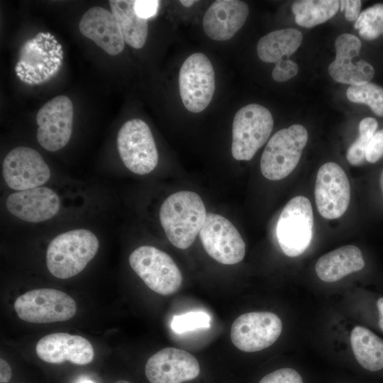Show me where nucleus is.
<instances>
[{"instance_id":"obj_1","label":"nucleus","mask_w":383,"mask_h":383,"mask_svg":"<svg viewBox=\"0 0 383 383\" xmlns=\"http://www.w3.org/2000/svg\"><path fill=\"white\" fill-rule=\"evenodd\" d=\"M206 208L195 192L181 191L169 196L160 210V221L170 242L187 249L194 242L206 217Z\"/></svg>"},{"instance_id":"obj_2","label":"nucleus","mask_w":383,"mask_h":383,"mask_svg":"<svg viewBox=\"0 0 383 383\" xmlns=\"http://www.w3.org/2000/svg\"><path fill=\"white\" fill-rule=\"evenodd\" d=\"M99 247L98 238L88 229L63 232L55 237L48 246L47 267L57 278L72 277L86 267L96 255Z\"/></svg>"},{"instance_id":"obj_3","label":"nucleus","mask_w":383,"mask_h":383,"mask_svg":"<svg viewBox=\"0 0 383 383\" xmlns=\"http://www.w3.org/2000/svg\"><path fill=\"white\" fill-rule=\"evenodd\" d=\"M307 140V131L300 124L275 133L261 157L260 170L263 176L270 180H280L291 174L299 162Z\"/></svg>"},{"instance_id":"obj_4","label":"nucleus","mask_w":383,"mask_h":383,"mask_svg":"<svg viewBox=\"0 0 383 383\" xmlns=\"http://www.w3.org/2000/svg\"><path fill=\"white\" fill-rule=\"evenodd\" d=\"M270 111L257 104H250L235 113L232 128L231 152L237 160H250L266 143L272 131Z\"/></svg>"},{"instance_id":"obj_5","label":"nucleus","mask_w":383,"mask_h":383,"mask_svg":"<svg viewBox=\"0 0 383 383\" xmlns=\"http://www.w3.org/2000/svg\"><path fill=\"white\" fill-rule=\"evenodd\" d=\"M128 261L133 270L155 292L170 295L180 288L181 272L166 252L152 246L143 245L132 252Z\"/></svg>"},{"instance_id":"obj_6","label":"nucleus","mask_w":383,"mask_h":383,"mask_svg":"<svg viewBox=\"0 0 383 383\" xmlns=\"http://www.w3.org/2000/svg\"><path fill=\"white\" fill-rule=\"evenodd\" d=\"M313 214L310 201L304 196L292 198L278 218L276 235L283 252L289 257L301 255L312 238Z\"/></svg>"},{"instance_id":"obj_7","label":"nucleus","mask_w":383,"mask_h":383,"mask_svg":"<svg viewBox=\"0 0 383 383\" xmlns=\"http://www.w3.org/2000/svg\"><path fill=\"white\" fill-rule=\"evenodd\" d=\"M14 309L20 319L34 323L65 321L77 311L74 300L65 292L50 288L36 289L19 296Z\"/></svg>"},{"instance_id":"obj_8","label":"nucleus","mask_w":383,"mask_h":383,"mask_svg":"<svg viewBox=\"0 0 383 383\" xmlns=\"http://www.w3.org/2000/svg\"><path fill=\"white\" fill-rule=\"evenodd\" d=\"M117 148L124 165L135 174H148L157 165L158 154L152 134L141 119L129 120L121 126Z\"/></svg>"},{"instance_id":"obj_9","label":"nucleus","mask_w":383,"mask_h":383,"mask_svg":"<svg viewBox=\"0 0 383 383\" xmlns=\"http://www.w3.org/2000/svg\"><path fill=\"white\" fill-rule=\"evenodd\" d=\"M179 93L185 108L193 113L204 110L215 91L214 71L211 61L203 53L189 55L179 74Z\"/></svg>"},{"instance_id":"obj_10","label":"nucleus","mask_w":383,"mask_h":383,"mask_svg":"<svg viewBox=\"0 0 383 383\" xmlns=\"http://www.w3.org/2000/svg\"><path fill=\"white\" fill-rule=\"evenodd\" d=\"M199 237L208 255L221 264L234 265L244 258L245 244L240 234L221 215L207 213Z\"/></svg>"},{"instance_id":"obj_11","label":"nucleus","mask_w":383,"mask_h":383,"mask_svg":"<svg viewBox=\"0 0 383 383\" xmlns=\"http://www.w3.org/2000/svg\"><path fill=\"white\" fill-rule=\"evenodd\" d=\"M282 330V321L275 313L249 312L235 319L231 328V339L242 351L257 352L272 345Z\"/></svg>"},{"instance_id":"obj_12","label":"nucleus","mask_w":383,"mask_h":383,"mask_svg":"<svg viewBox=\"0 0 383 383\" xmlns=\"http://www.w3.org/2000/svg\"><path fill=\"white\" fill-rule=\"evenodd\" d=\"M73 105L65 95L45 103L36 115L37 140L42 148L54 152L69 142L72 132Z\"/></svg>"},{"instance_id":"obj_13","label":"nucleus","mask_w":383,"mask_h":383,"mask_svg":"<svg viewBox=\"0 0 383 383\" xmlns=\"http://www.w3.org/2000/svg\"><path fill=\"white\" fill-rule=\"evenodd\" d=\"M2 173L7 186L17 192L41 187L51 175L50 167L41 155L26 146L16 147L6 155Z\"/></svg>"},{"instance_id":"obj_14","label":"nucleus","mask_w":383,"mask_h":383,"mask_svg":"<svg viewBox=\"0 0 383 383\" xmlns=\"http://www.w3.org/2000/svg\"><path fill=\"white\" fill-rule=\"evenodd\" d=\"M314 195L318 211L323 218L335 219L346 211L350 186L345 172L337 163L328 162L319 168Z\"/></svg>"},{"instance_id":"obj_15","label":"nucleus","mask_w":383,"mask_h":383,"mask_svg":"<svg viewBox=\"0 0 383 383\" xmlns=\"http://www.w3.org/2000/svg\"><path fill=\"white\" fill-rule=\"evenodd\" d=\"M145 372L150 383H182L196 378L200 366L189 353L165 348L148 360Z\"/></svg>"},{"instance_id":"obj_16","label":"nucleus","mask_w":383,"mask_h":383,"mask_svg":"<svg viewBox=\"0 0 383 383\" xmlns=\"http://www.w3.org/2000/svg\"><path fill=\"white\" fill-rule=\"evenodd\" d=\"M362 43L355 35L343 33L335 41V58L328 66L330 76L336 82L350 85L370 82L374 75L371 64L360 60L353 62L360 51Z\"/></svg>"},{"instance_id":"obj_17","label":"nucleus","mask_w":383,"mask_h":383,"mask_svg":"<svg viewBox=\"0 0 383 383\" xmlns=\"http://www.w3.org/2000/svg\"><path fill=\"white\" fill-rule=\"evenodd\" d=\"M8 211L30 223H40L54 217L60 209L58 195L49 187H38L10 194L6 199Z\"/></svg>"},{"instance_id":"obj_18","label":"nucleus","mask_w":383,"mask_h":383,"mask_svg":"<svg viewBox=\"0 0 383 383\" xmlns=\"http://www.w3.org/2000/svg\"><path fill=\"white\" fill-rule=\"evenodd\" d=\"M37 355L42 360L51 364L65 361L84 365L94 358L91 343L82 336L66 333H55L43 337L35 347Z\"/></svg>"},{"instance_id":"obj_19","label":"nucleus","mask_w":383,"mask_h":383,"mask_svg":"<svg viewBox=\"0 0 383 383\" xmlns=\"http://www.w3.org/2000/svg\"><path fill=\"white\" fill-rule=\"evenodd\" d=\"M79 28L83 35L110 55H117L123 50L125 41L120 26L113 13L104 8L88 9L79 21Z\"/></svg>"},{"instance_id":"obj_20","label":"nucleus","mask_w":383,"mask_h":383,"mask_svg":"<svg viewBox=\"0 0 383 383\" xmlns=\"http://www.w3.org/2000/svg\"><path fill=\"white\" fill-rule=\"evenodd\" d=\"M248 13V6L243 1H215L204 14L203 28L210 38L227 40L243 26Z\"/></svg>"},{"instance_id":"obj_21","label":"nucleus","mask_w":383,"mask_h":383,"mask_svg":"<svg viewBox=\"0 0 383 383\" xmlns=\"http://www.w3.org/2000/svg\"><path fill=\"white\" fill-rule=\"evenodd\" d=\"M365 262L357 246L348 245L332 250L317 261V276L323 282H334L346 275L362 270Z\"/></svg>"},{"instance_id":"obj_22","label":"nucleus","mask_w":383,"mask_h":383,"mask_svg":"<svg viewBox=\"0 0 383 383\" xmlns=\"http://www.w3.org/2000/svg\"><path fill=\"white\" fill-rule=\"evenodd\" d=\"M135 1L111 0V11L120 26L125 43L140 49L145 43L148 33V20L140 17L134 9Z\"/></svg>"},{"instance_id":"obj_23","label":"nucleus","mask_w":383,"mask_h":383,"mask_svg":"<svg viewBox=\"0 0 383 383\" xmlns=\"http://www.w3.org/2000/svg\"><path fill=\"white\" fill-rule=\"evenodd\" d=\"M350 344L354 356L366 370H383V340L370 329L357 326L350 334Z\"/></svg>"},{"instance_id":"obj_24","label":"nucleus","mask_w":383,"mask_h":383,"mask_svg":"<svg viewBox=\"0 0 383 383\" xmlns=\"http://www.w3.org/2000/svg\"><path fill=\"white\" fill-rule=\"evenodd\" d=\"M302 33L295 28L274 30L262 37L257 45L259 58L265 62H274L291 56L301 45Z\"/></svg>"},{"instance_id":"obj_25","label":"nucleus","mask_w":383,"mask_h":383,"mask_svg":"<svg viewBox=\"0 0 383 383\" xmlns=\"http://www.w3.org/2000/svg\"><path fill=\"white\" fill-rule=\"evenodd\" d=\"M339 6L337 0H300L293 3L292 10L299 26L312 28L334 16Z\"/></svg>"},{"instance_id":"obj_26","label":"nucleus","mask_w":383,"mask_h":383,"mask_svg":"<svg viewBox=\"0 0 383 383\" xmlns=\"http://www.w3.org/2000/svg\"><path fill=\"white\" fill-rule=\"evenodd\" d=\"M349 101L370 106L378 116H383V87L371 82L350 85L346 91Z\"/></svg>"},{"instance_id":"obj_27","label":"nucleus","mask_w":383,"mask_h":383,"mask_svg":"<svg viewBox=\"0 0 383 383\" xmlns=\"http://www.w3.org/2000/svg\"><path fill=\"white\" fill-rule=\"evenodd\" d=\"M377 121L372 117L364 118L359 124V136L348 150L346 158L355 166L362 165L368 144L377 128Z\"/></svg>"},{"instance_id":"obj_28","label":"nucleus","mask_w":383,"mask_h":383,"mask_svg":"<svg viewBox=\"0 0 383 383\" xmlns=\"http://www.w3.org/2000/svg\"><path fill=\"white\" fill-rule=\"evenodd\" d=\"M210 316L204 311H190L173 316L171 328L176 333H183L210 327Z\"/></svg>"},{"instance_id":"obj_29","label":"nucleus","mask_w":383,"mask_h":383,"mask_svg":"<svg viewBox=\"0 0 383 383\" xmlns=\"http://www.w3.org/2000/svg\"><path fill=\"white\" fill-rule=\"evenodd\" d=\"M259 383H303V379L295 370L281 368L265 375Z\"/></svg>"},{"instance_id":"obj_30","label":"nucleus","mask_w":383,"mask_h":383,"mask_svg":"<svg viewBox=\"0 0 383 383\" xmlns=\"http://www.w3.org/2000/svg\"><path fill=\"white\" fill-rule=\"evenodd\" d=\"M298 71L299 67L296 62L289 59H283L276 63L272 77L276 82H286L294 77Z\"/></svg>"},{"instance_id":"obj_31","label":"nucleus","mask_w":383,"mask_h":383,"mask_svg":"<svg viewBox=\"0 0 383 383\" xmlns=\"http://www.w3.org/2000/svg\"><path fill=\"white\" fill-rule=\"evenodd\" d=\"M377 21L383 22V4H376L363 10L356 20L355 28L360 29L367 24Z\"/></svg>"},{"instance_id":"obj_32","label":"nucleus","mask_w":383,"mask_h":383,"mask_svg":"<svg viewBox=\"0 0 383 383\" xmlns=\"http://www.w3.org/2000/svg\"><path fill=\"white\" fill-rule=\"evenodd\" d=\"M383 156V128L375 132L370 140L365 154V159L370 163H375Z\"/></svg>"},{"instance_id":"obj_33","label":"nucleus","mask_w":383,"mask_h":383,"mask_svg":"<svg viewBox=\"0 0 383 383\" xmlns=\"http://www.w3.org/2000/svg\"><path fill=\"white\" fill-rule=\"evenodd\" d=\"M159 3V1L155 0L135 1L134 9L137 15L147 19L155 15L158 9Z\"/></svg>"},{"instance_id":"obj_34","label":"nucleus","mask_w":383,"mask_h":383,"mask_svg":"<svg viewBox=\"0 0 383 383\" xmlns=\"http://www.w3.org/2000/svg\"><path fill=\"white\" fill-rule=\"evenodd\" d=\"M362 2L360 0L340 1V9L345 11V17L348 21H356L360 15Z\"/></svg>"},{"instance_id":"obj_35","label":"nucleus","mask_w":383,"mask_h":383,"mask_svg":"<svg viewBox=\"0 0 383 383\" xmlns=\"http://www.w3.org/2000/svg\"><path fill=\"white\" fill-rule=\"evenodd\" d=\"M359 34L366 40H374L383 34V22L377 21L367 24L359 29Z\"/></svg>"},{"instance_id":"obj_36","label":"nucleus","mask_w":383,"mask_h":383,"mask_svg":"<svg viewBox=\"0 0 383 383\" xmlns=\"http://www.w3.org/2000/svg\"><path fill=\"white\" fill-rule=\"evenodd\" d=\"M374 307L377 326L383 333V296L375 300Z\"/></svg>"},{"instance_id":"obj_37","label":"nucleus","mask_w":383,"mask_h":383,"mask_svg":"<svg viewBox=\"0 0 383 383\" xmlns=\"http://www.w3.org/2000/svg\"><path fill=\"white\" fill-rule=\"evenodd\" d=\"M12 375V371L9 363L3 358L0 359V382H9Z\"/></svg>"},{"instance_id":"obj_38","label":"nucleus","mask_w":383,"mask_h":383,"mask_svg":"<svg viewBox=\"0 0 383 383\" xmlns=\"http://www.w3.org/2000/svg\"><path fill=\"white\" fill-rule=\"evenodd\" d=\"M196 2V1H194V0H181L180 1V3L184 6L185 7H190L191 6H192L194 3Z\"/></svg>"},{"instance_id":"obj_39","label":"nucleus","mask_w":383,"mask_h":383,"mask_svg":"<svg viewBox=\"0 0 383 383\" xmlns=\"http://www.w3.org/2000/svg\"><path fill=\"white\" fill-rule=\"evenodd\" d=\"M379 183H380V187H381V189H382V194H383V170H382V171L381 172V174H380Z\"/></svg>"},{"instance_id":"obj_40","label":"nucleus","mask_w":383,"mask_h":383,"mask_svg":"<svg viewBox=\"0 0 383 383\" xmlns=\"http://www.w3.org/2000/svg\"><path fill=\"white\" fill-rule=\"evenodd\" d=\"M115 383H130V382L126 380H118Z\"/></svg>"},{"instance_id":"obj_41","label":"nucleus","mask_w":383,"mask_h":383,"mask_svg":"<svg viewBox=\"0 0 383 383\" xmlns=\"http://www.w3.org/2000/svg\"><path fill=\"white\" fill-rule=\"evenodd\" d=\"M81 383H93V382L90 380H85L84 382H82Z\"/></svg>"}]
</instances>
